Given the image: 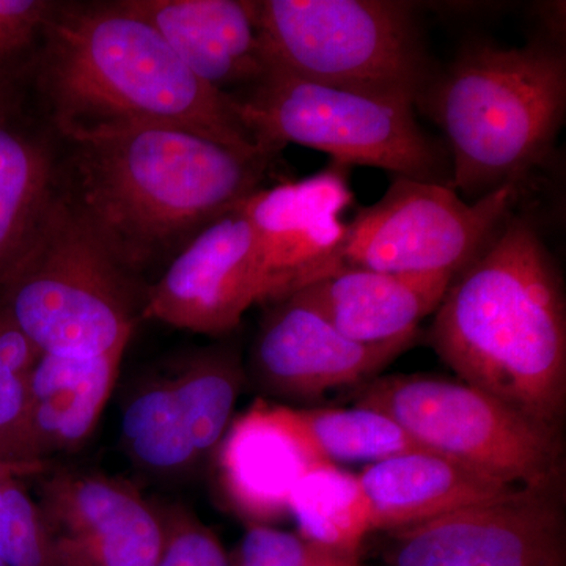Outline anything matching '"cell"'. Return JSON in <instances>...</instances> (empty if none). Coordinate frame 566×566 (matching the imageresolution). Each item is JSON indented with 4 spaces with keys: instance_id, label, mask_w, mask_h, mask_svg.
Listing matches in <instances>:
<instances>
[{
    "instance_id": "obj_27",
    "label": "cell",
    "mask_w": 566,
    "mask_h": 566,
    "mask_svg": "<svg viewBox=\"0 0 566 566\" xmlns=\"http://www.w3.org/2000/svg\"><path fill=\"white\" fill-rule=\"evenodd\" d=\"M230 566H340L345 558L312 545L300 534L273 526H249Z\"/></svg>"
},
{
    "instance_id": "obj_2",
    "label": "cell",
    "mask_w": 566,
    "mask_h": 566,
    "mask_svg": "<svg viewBox=\"0 0 566 566\" xmlns=\"http://www.w3.org/2000/svg\"><path fill=\"white\" fill-rule=\"evenodd\" d=\"M29 87L63 142L174 126L234 150L273 153L259 144L237 99L197 80L123 0L55 2Z\"/></svg>"
},
{
    "instance_id": "obj_4",
    "label": "cell",
    "mask_w": 566,
    "mask_h": 566,
    "mask_svg": "<svg viewBox=\"0 0 566 566\" xmlns=\"http://www.w3.org/2000/svg\"><path fill=\"white\" fill-rule=\"evenodd\" d=\"M416 107L444 133L452 188L468 202L502 186L524 188L564 125V51L539 40L512 48L471 41L438 70Z\"/></svg>"
},
{
    "instance_id": "obj_23",
    "label": "cell",
    "mask_w": 566,
    "mask_h": 566,
    "mask_svg": "<svg viewBox=\"0 0 566 566\" xmlns=\"http://www.w3.org/2000/svg\"><path fill=\"white\" fill-rule=\"evenodd\" d=\"M169 376L193 449L203 461L232 423L248 379L241 354L232 345L210 346L192 353Z\"/></svg>"
},
{
    "instance_id": "obj_12",
    "label": "cell",
    "mask_w": 566,
    "mask_h": 566,
    "mask_svg": "<svg viewBox=\"0 0 566 566\" xmlns=\"http://www.w3.org/2000/svg\"><path fill=\"white\" fill-rule=\"evenodd\" d=\"M392 536V566H565L562 494L526 491Z\"/></svg>"
},
{
    "instance_id": "obj_7",
    "label": "cell",
    "mask_w": 566,
    "mask_h": 566,
    "mask_svg": "<svg viewBox=\"0 0 566 566\" xmlns=\"http://www.w3.org/2000/svg\"><path fill=\"white\" fill-rule=\"evenodd\" d=\"M264 150L289 144L327 153L344 166H368L395 177L452 188L447 145L424 132L412 104L376 98L268 69L233 96Z\"/></svg>"
},
{
    "instance_id": "obj_31",
    "label": "cell",
    "mask_w": 566,
    "mask_h": 566,
    "mask_svg": "<svg viewBox=\"0 0 566 566\" xmlns=\"http://www.w3.org/2000/svg\"><path fill=\"white\" fill-rule=\"evenodd\" d=\"M32 475L36 474H33V472L29 471V469L20 468V465L7 463V461L0 457V480L11 479V476H13V479L24 480L25 476Z\"/></svg>"
},
{
    "instance_id": "obj_3",
    "label": "cell",
    "mask_w": 566,
    "mask_h": 566,
    "mask_svg": "<svg viewBox=\"0 0 566 566\" xmlns=\"http://www.w3.org/2000/svg\"><path fill=\"white\" fill-rule=\"evenodd\" d=\"M430 344L458 379L560 431L566 411V301L534 223L512 214L450 282Z\"/></svg>"
},
{
    "instance_id": "obj_20",
    "label": "cell",
    "mask_w": 566,
    "mask_h": 566,
    "mask_svg": "<svg viewBox=\"0 0 566 566\" xmlns=\"http://www.w3.org/2000/svg\"><path fill=\"white\" fill-rule=\"evenodd\" d=\"M51 133L29 120L24 104L0 111V292L61 197V155Z\"/></svg>"
},
{
    "instance_id": "obj_33",
    "label": "cell",
    "mask_w": 566,
    "mask_h": 566,
    "mask_svg": "<svg viewBox=\"0 0 566 566\" xmlns=\"http://www.w3.org/2000/svg\"><path fill=\"white\" fill-rule=\"evenodd\" d=\"M340 566H352V565H340Z\"/></svg>"
},
{
    "instance_id": "obj_11",
    "label": "cell",
    "mask_w": 566,
    "mask_h": 566,
    "mask_svg": "<svg viewBox=\"0 0 566 566\" xmlns=\"http://www.w3.org/2000/svg\"><path fill=\"white\" fill-rule=\"evenodd\" d=\"M36 504L52 566H158L161 512L126 480L92 471L41 474Z\"/></svg>"
},
{
    "instance_id": "obj_26",
    "label": "cell",
    "mask_w": 566,
    "mask_h": 566,
    "mask_svg": "<svg viewBox=\"0 0 566 566\" xmlns=\"http://www.w3.org/2000/svg\"><path fill=\"white\" fill-rule=\"evenodd\" d=\"M0 560L7 566H52L36 499L13 476L0 480Z\"/></svg>"
},
{
    "instance_id": "obj_25",
    "label": "cell",
    "mask_w": 566,
    "mask_h": 566,
    "mask_svg": "<svg viewBox=\"0 0 566 566\" xmlns=\"http://www.w3.org/2000/svg\"><path fill=\"white\" fill-rule=\"evenodd\" d=\"M54 7L52 0H0V111L24 104Z\"/></svg>"
},
{
    "instance_id": "obj_17",
    "label": "cell",
    "mask_w": 566,
    "mask_h": 566,
    "mask_svg": "<svg viewBox=\"0 0 566 566\" xmlns=\"http://www.w3.org/2000/svg\"><path fill=\"white\" fill-rule=\"evenodd\" d=\"M357 476L370 504L374 531L390 534L526 493L423 449L365 465Z\"/></svg>"
},
{
    "instance_id": "obj_10",
    "label": "cell",
    "mask_w": 566,
    "mask_h": 566,
    "mask_svg": "<svg viewBox=\"0 0 566 566\" xmlns=\"http://www.w3.org/2000/svg\"><path fill=\"white\" fill-rule=\"evenodd\" d=\"M243 202L208 223L166 264L161 277L145 289L142 319L223 335L262 303V248Z\"/></svg>"
},
{
    "instance_id": "obj_32",
    "label": "cell",
    "mask_w": 566,
    "mask_h": 566,
    "mask_svg": "<svg viewBox=\"0 0 566 566\" xmlns=\"http://www.w3.org/2000/svg\"><path fill=\"white\" fill-rule=\"evenodd\" d=\"M0 566H7V565H6V564H3V562H2V560H0Z\"/></svg>"
},
{
    "instance_id": "obj_8",
    "label": "cell",
    "mask_w": 566,
    "mask_h": 566,
    "mask_svg": "<svg viewBox=\"0 0 566 566\" xmlns=\"http://www.w3.org/2000/svg\"><path fill=\"white\" fill-rule=\"evenodd\" d=\"M353 398L354 405L392 417L420 449L520 490L564 491L560 431L535 423L485 390L460 379L390 375L364 382Z\"/></svg>"
},
{
    "instance_id": "obj_22",
    "label": "cell",
    "mask_w": 566,
    "mask_h": 566,
    "mask_svg": "<svg viewBox=\"0 0 566 566\" xmlns=\"http://www.w3.org/2000/svg\"><path fill=\"white\" fill-rule=\"evenodd\" d=\"M289 515L304 539L352 564L365 536L374 531L359 476L333 463L316 465L296 483Z\"/></svg>"
},
{
    "instance_id": "obj_14",
    "label": "cell",
    "mask_w": 566,
    "mask_h": 566,
    "mask_svg": "<svg viewBox=\"0 0 566 566\" xmlns=\"http://www.w3.org/2000/svg\"><path fill=\"white\" fill-rule=\"evenodd\" d=\"M348 170L333 161L312 177L260 189L244 200L262 248L263 304L307 285L340 243L353 203Z\"/></svg>"
},
{
    "instance_id": "obj_16",
    "label": "cell",
    "mask_w": 566,
    "mask_h": 566,
    "mask_svg": "<svg viewBox=\"0 0 566 566\" xmlns=\"http://www.w3.org/2000/svg\"><path fill=\"white\" fill-rule=\"evenodd\" d=\"M172 48L197 80L226 95L256 84L268 65L255 0H123Z\"/></svg>"
},
{
    "instance_id": "obj_5",
    "label": "cell",
    "mask_w": 566,
    "mask_h": 566,
    "mask_svg": "<svg viewBox=\"0 0 566 566\" xmlns=\"http://www.w3.org/2000/svg\"><path fill=\"white\" fill-rule=\"evenodd\" d=\"M268 69L416 107L433 59L412 3L395 0H255Z\"/></svg>"
},
{
    "instance_id": "obj_29",
    "label": "cell",
    "mask_w": 566,
    "mask_h": 566,
    "mask_svg": "<svg viewBox=\"0 0 566 566\" xmlns=\"http://www.w3.org/2000/svg\"><path fill=\"white\" fill-rule=\"evenodd\" d=\"M166 542L158 566H230L218 536L193 513L181 505L159 509Z\"/></svg>"
},
{
    "instance_id": "obj_15",
    "label": "cell",
    "mask_w": 566,
    "mask_h": 566,
    "mask_svg": "<svg viewBox=\"0 0 566 566\" xmlns=\"http://www.w3.org/2000/svg\"><path fill=\"white\" fill-rule=\"evenodd\" d=\"M214 474L230 510L249 526L289 515L290 495L311 469L327 463L312 444L296 409L253 401L232 420L214 450Z\"/></svg>"
},
{
    "instance_id": "obj_28",
    "label": "cell",
    "mask_w": 566,
    "mask_h": 566,
    "mask_svg": "<svg viewBox=\"0 0 566 566\" xmlns=\"http://www.w3.org/2000/svg\"><path fill=\"white\" fill-rule=\"evenodd\" d=\"M0 457L7 463L41 475L50 465L40 463L33 452L29 422L28 379L0 364Z\"/></svg>"
},
{
    "instance_id": "obj_1",
    "label": "cell",
    "mask_w": 566,
    "mask_h": 566,
    "mask_svg": "<svg viewBox=\"0 0 566 566\" xmlns=\"http://www.w3.org/2000/svg\"><path fill=\"white\" fill-rule=\"evenodd\" d=\"M63 144V203L134 277L169 263L208 223L263 189L277 156L174 126Z\"/></svg>"
},
{
    "instance_id": "obj_30",
    "label": "cell",
    "mask_w": 566,
    "mask_h": 566,
    "mask_svg": "<svg viewBox=\"0 0 566 566\" xmlns=\"http://www.w3.org/2000/svg\"><path fill=\"white\" fill-rule=\"evenodd\" d=\"M41 354L39 345L22 329L9 307L0 303V364L28 379Z\"/></svg>"
},
{
    "instance_id": "obj_9",
    "label": "cell",
    "mask_w": 566,
    "mask_h": 566,
    "mask_svg": "<svg viewBox=\"0 0 566 566\" xmlns=\"http://www.w3.org/2000/svg\"><path fill=\"white\" fill-rule=\"evenodd\" d=\"M523 191L506 185L468 202L450 186L395 177L378 202L346 222L308 283L349 270L455 277L513 214Z\"/></svg>"
},
{
    "instance_id": "obj_24",
    "label": "cell",
    "mask_w": 566,
    "mask_h": 566,
    "mask_svg": "<svg viewBox=\"0 0 566 566\" xmlns=\"http://www.w3.org/2000/svg\"><path fill=\"white\" fill-rule=\"evenodd\" d=\"M296 412L312 444L327 463L368 465L420 449L392 417L365 406Z\"/></svg>"
},
{
    "instance_id": "obj_21",
    "label": "cell",
    "mask_w": 566,
    "mask_h": 566,
    "mask_svg": "<svg viewBox=\"0 0 566 566\" xmlns=\"http://www.w3.org/2000/svg\"><path fill=\"white\" fill-rule=\"evenodd\" d=\"M120 441L134 468L161 482H180L202 461L193 449L169 374L147 376L126 395Z\"/></svg>"
},
{
    "instance_id": "obj_19",
    "label": "cell",
    "mask_w": 566,
    "mask_h": 566,
    "mask_svg": "<svg viewBox=\"0 0 566 566\" xmlns=\"http://www.w3.org/2000/svg\"><path fill=\"white\" fill-rule=\"evenodd\" d=\"M118 346L95 357L41 354L28 376L33 452L50 465L54 457L77 452L98 427L117 385L123 356Z\"/></svg>"
},
{
    "instance_id": "obj_6",
    "label": "cell",
    "mask_w": 566,
    "mask_h": 566,
    "mask_svg": "<svg viewBox=\"0 0 566 566\" xmlns=\"http://www.w3.org/2000/svg\"><path fill=\"white\" fill-rule=\"evenodd\" d=\"M144 296L59 197L0 303L44 354L95 357L129 345Z\"/></svg>"
},
{
    "instance_id": "obj_18",
    "label": "cell",
    "mask_w": 566,
    "mask_h": 566,
    "mask_svg": "<svg viewBox=\"0 0 566 566\" xmlns=\"http://www.w3.org/2000/svg\"><path fill=\"white\" fill-rule=\"evenodd\" d=\"M452 275H403L349 270L296 290L338 333L363 345L416 338L433 315Z\"/></svg>"
},
{
    "instance_id": "obj_13",
    "label": "cell",
    "mask_w": 566,
    "mask_h": 566,
    "mask_svg": "<svg viewBox=\"0 0 566 566\" xmlns=\"http://www.w3.org/2000/svg\"><path fill=\"white\" fill-rule=\"evenodd\" d=\"M268 305L251 348L249 375L274 397L312 400L340 387L363 386L415 342L357 344L296 293Z\"/></svg>"
}]
</instances>
